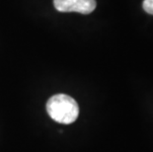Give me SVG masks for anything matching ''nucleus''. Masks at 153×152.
<instances>
[{"label":"nucleus","mask_w":153,"mask_h":152,"mask_svg":"<svg viewBox=\"0 0 153 152\" xmlns=\"http://www.w3.org/2000/svg\"><path fill=\"white\" fill-rule=\"evenodd\" d=\"M47 112L54 122L69 125L77 119L79 107L72 97L65 94H56L48 99Z\"/></svg>","instance_id":"f257e3e1"},{"label":"nucleus","mask_w":153,"mask_h":152,"mask_svg":"<svg viewBox=\"0 0 153 152\" xmlns=\"http://www.w3.org/2000/svg\"><path fill=\"white\" fill-rule=\"evenodd\" d=\"M54 8L59 12H78L90 14L96 8V0H53Z\"/></svg>","instance_id":"f03ea898"},{"label":"nucleus","mask_w":153,"mask_h":152,"mask_svg":"<svg viewBox=\"0 0 153 152\" xmlns=\"http://www.w3.org/2000/svg\"><path fill=\"white\" fill-rule=\"evenodd\" d=\"M142 7L146 13L153 15V0H143Z\"/></svg>","instance_id":"7ed1b4c3"}]
</instances>
